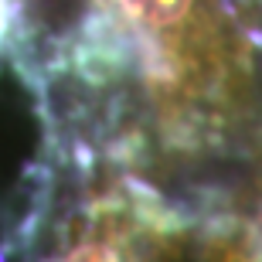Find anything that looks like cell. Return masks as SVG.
I'll list each match as a JSON object with an SVG mask.
<instances>
[{
    "instance_id": "obj_1",
    "label": "cell",
    "mask_w": 262,
    "mask_h": 262,
    "mask_svg": "<svg viewBox=\"0 0 262 262\" xmlns=\"http://www.w3.org/2000/svg\"><path fill=\"white\" fill-rule=\"evenodd\" d=\"M116 4L126 10L129 17H136L140 24L157 28V31L184 24L191 7H194V0H116Z\"/></svg>"
},
{
    "instance_id": "obj_2",
    "label": "cell",
    "mask_w": 262,
    "mask_h": 262,
    "mask_svg": "<svg viewBox=\"0 0 262 262\" xmlns=\"http://www.w3.org/2000/svg\"><path fill=\"white\" fill-rule=\"evenodd\" d=\"M65 262H119V259L113 249H106V245H99V242H89V245H78Z\"/></svg>"
}]
</instances>
